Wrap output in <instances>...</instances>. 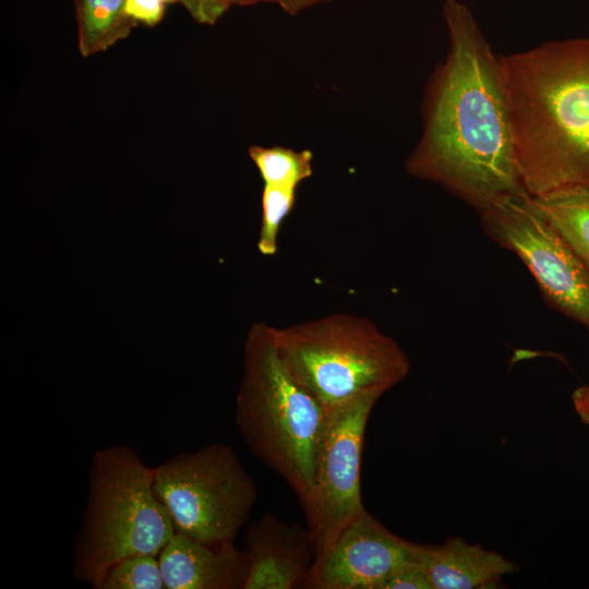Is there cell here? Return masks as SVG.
I'll return each mask as SVG.
<instances>
[{
  "label": "cell",
  "instance_id": "5b68a950",
  "mask_svg": "<svg viewBox=\"0 0 589 589\" xmlns=\"http://www.w3.org/2000/svg\"><path fill=\"white\" fill-rule=\"evenodd\" d=\"M293 376L328 410L363 395L382 396L409 373L401 347L370 320L333 313L274 327Z\"/></svg>",
  "mask_w": 589,
  "mask_h": 589
},
{
  "label": "cell",
  "instance_id": "7402d4cb",
  "mask_svg": "<svg viewBox=\"0 0 589 589\" xmlns=\"http://www.w3.org/2000/svg\"><path fill=\"white\" fill-rule=\"evenodd\" d=\"M326 0H276V2L289 14L294 15L317 2Z\"/></svg>",
  "mask_w": 589,
  "mask_h": 589
},
{
  "label": "cell",
  "instance_id": "4fadbf2b",
  "mask_svg": "<svg viewBox=\"0 0 589 589\" xmlns=\"http://www.w3.org/2000/svg\"><path fill=\"white\" fill-rule=\"evenodd\" d=\"M125 0H75L79 48L87 57L129 36L136 21L124 12Z\"/></svg>",
  "mask_w": 589,
  "mask_h": 589
},
{
  "label": "cell",
  "instance_id": "277c9868",
  "mask_svg": "<svg viewBox=\"0 0 589 589\" xmlns=\"http://www.w3.org/2000/svg\"><path fill=\"white\" fill-rule=\"evenodd\" d=\"M155 469L129 445L94 453L86 507L73 553V577L99 589L107 572L136 555L158 557L176 533L171 517L154 491Z\"/></svg>",
  "mask_w": 589,
  "mask_h": 589
},
{
  "label": "cell",
  "instance_id": "8fae6325",
  "mask_svg": "<svg viewBox=\"0 0 589 589\" xmlns=\"http://www.w3.org/2000/svg\"><path fill=\"white\" fill-rule=\"evenodd\" d=\"M158 561L166 589L241 588L247 568L233 542L212 545L177 531Z\"/></svg>",
  "mask_w": 589,
  "mask_h": 589
},
{
  "label": "cell",
  "instance_id": "2e32d148",
  "mask_svg": "<svg viewBox=\"0 0 589 589\" xmlns=\"http://www.w3.org/2000/svg\"><path fill=\"white\" fill-rule=\"evenodd\" d=\"M99 589H166L158 557L136 554L117 562Z\"/></svg>",
  "mask_w": 589,
  "mask_h": 589
},
{
  "label": "cell",
  "instance_id": "3957f363",
  "mask_svg": "<svg viewBox=\"0 0 589 589\" xmlns=\"http://www.w3.org/2000/svg\"><path fill=\"white\" fill-rule=\"evenodd\" d=\"M327 411L290 372L274 326L254 323L244 346L236 423L253 455L288 483L301 505L311 491Z\"/></svg>",
  "mask_w": 589,
  "mask_h": 589
},
{
  "label": "cell",
  "instance_id": "5bb4252c",
  "mask_svg": "<svg viewBox=\"0 0 589 589\" xmlns=\"http://www.w3.org/2000/svg\"><path fill=\"white\" fill-rule=\"evenodd\" d=\"M532 199L589 271V189L569 188Z\"/></svg>",
  "mask_w": 589,
  "mask_h": 589
},
{
  "label": "cell",
  "instance_id": "52a82bcc",
  "mask_svg": "<svg viewBox=\"0 0 589 589\" xmlns=\"http://www.w3.org/2000/svg\"><path fill=\"white\" fill-rule=\"evenodd\" d=\"M484 233L515 253L545 302L589 330V271L529 195L479 212Z\"/></svg>",
  "mask_w": 589,
  "mask_h": 589
},
{
  "label": "cell",
  "instance_id": "7c38bea8",
  "mask_svg": "<svg viewBox=\"0 0 589 589\" xmlns=\"http://www.w3.org/2000/svg\"><path fill=\"white\" fill-rule=\"evenodd\" d=\"M422 568L432 589H486L518 567L496 551L450 538L440 545H424Z\"/></svg>",
  "mask_w": 589,
  "mask_h": 589
},
{
  "label": "cell",
  "instance_id": "9a60e30c",
  "mask_svg": "<svg viewBox=\"0 0 589 589\" xmlns=\"http://www.w3.org/2000/svg\"><path fill=\"white\" fill-rule=\"evenodd\" d=\"M249 155L257 167L264 184L297 189L313 172L311 151L286 147L251 146Z\"/></svg>",
  "mask_w": 589,
  "mask_h": 589
},
{
  "label": "cell",
  "instance_id": "8992f818",
  "mask_svg": "<svg viewBox=\"0 0 589 589\" xmlns=\"http://www.w3.org/2000/svg\"><path fill=\"white\" fill-rule=\"evenodd\" d=\"M154 469L155 494L177 532L217 545L233 542L247 526L257 490L227 444L177 453Z\"/></svg>",
  "mask_w": 589,
  "mask_h": 589
},
{
  "label": "cell",
  "instance_id": "ba28073f",
  "mask_svg": "<svg viewBox=\"0 0 589 589\" xmlns=\"http://www.w3.org/2000/svg\"><path fill=\"white\" fill-rule=\"evenodd\" d=\"M378 398L363 395L327 411L315 454L311 491L301 505L315 561L364 509L361 458L368 420Z\"/></svg>",
  "mask_w": 589,
  "mask_h": 589
},
{
  "label": "cell",
  "instance_id": "ac0fdd59",
  "mask_svg": "<svg viewBox=\"0 0 589 589\" xmlns=\"http://www.w3.org/2000/svg\"><path fill=\"white\" fill-rule=\"evenodd\" d=\"M201 24L214 25L235 4V0H179Z\"/></svg>",
  "mask_w": 589,
  "mask_h": 589
},
{
  "label": "cell",
  "instance_id": "d6986e66",
  "mask_svg": "<svg viewBox=\"0 0 589 589\" xmlns=\"http://www.w3.org/2000/svg\"><path fill=\"white\" fill-rule=\"evenodd\" d=\"M381 589H432V586L422 566L411 565L387 579Z\"/></svg>",
  "mask_w": 589,
  "mask_h": 589
},
{
  "label": "cell",
  "instance_id": "9c48e42d",
  "mask_svg": "<svg viewBox=\"0 0 589 589\" xmlns=\"http://www.w3.org/2000/svg\"><path fill=\"white\" fill-rule=\"evenodd\" d=\"M423 549L388 530L364 508L314 562L302 588L381 589L402 568L422 566Z\"/></svg>",
  "mask_w": 589,
  "mask_h": 589
},
{
  "label": "cell",
  "instance_id": "e0dca14e",
  "mask_svg": "<svg viewBox=\"0 0 589 589\" xmlns=\"http://www.w3.org/2000/svg\"><path fill=\"white\" fill-rule=\"evenodd\" d=\"M296 202V189L264 184L262 193V220L257 239L261 254L271 256L278 250V233L284 219Z\"/></svg>",
  "mask_w": 589,
  "mask_h": 589
},
{
  "label": "cell",
  "instance_id": "6da1fadb",
  "mask_svg": "<svg viewBox=\"0 0 589 589\" xmlns=\"http://www.w3.org/2000/svg\"><path fill=\"white\" fill-rule=\"evenodd\" d=\"M443 15L449 48L430 81L423 134L406 168L479 213L529 194L518 169L500 57L465 3L446 0Z\"/></svg>",
  "mask_w": 589,
  "mask_h": 589
},
{
  "label": "cell",
  "instance_id": "603a6c76",
  "mask_svg": "<svg viewBox=\"0 0 589 589\" xmlns=\"http://www.w3.org/2000/svg\"><path fill=\"white\" fill-rule=\"evenodd\" d=\"M260 2H276V0H235V4L238 5H250Z\"/></svg>",
  "mask_w": 589,
  "mask_h": 589
},
{
  "label": "cell",
  "instance_id": "7a4b0ae2",
  "mask_svg": "<svg viewBox=\"0 0 589 589\" xmlns=\"http://www.w3.org/2000/svg\"><path fill=\"white\" fill-rule=\"evenodd\" d=\"M525 190L589 189V38L500 57Z\"/></svg>",
  "mask_w": 589,
  "mask_h": 589
},
{
  "label": "cell",
  "instance_id": "cb8c5ba5",
  "mask_svg": "<svg viewBox=\"0 0 589 589\" xmlns=\"http://www.w3.org/2000/svg\"><path fill=\"white\" fill-rule=\"evenodd\" d=\"M164 2H172V1H176V0H163Z\"/></svg>",
  "mask_w": 589,
  "mask_h": 589
},
{
  "label": "cell",
  "instance_id": "30bf717a",
  "mask_svg": "<svg viewBox=\"0 0 589 589\" xmlns=\"http://www.w3.org/2000/svg\"><path fill=\"white\" fill-rule=\"evenodd\" d=\"M245 576L241 589H292L315 561L308 527L265 513L244 529Z\"/></svg>",
  "mask_w": 589,
  "mask_h": 589
},
{
  "label": "cell",
  "instance_id": "ffe728a7",
  "mask_svg": "<svg viewBox=\"0 0 589 589\" xmlns=\"http://www.w3.org/2000/svg\"><path fill=\"white\" fill-rule=\"evenodd\" d=\"M164 3L163 0H125L124 12L134 21L152 26L163 19Z\"/></svg>",
  "mask_w": 589,
  "mask_h": 589
},
{
  "label": "cell",
  "instance_id": "44dd1931",
  "mask_svg": "<svg viewBox=\"0 0 589 589\" xmlns=\"http://www.w3.org/2000/svg\"><path fill=\"white\" fill-rule=\"evenodd\" d=\"M572 401L580 420L589 425V384L577 387L573 392Z\"/></svg>",
  "mask_w": 589,
  "mask_h": 589
}]
</instances>
